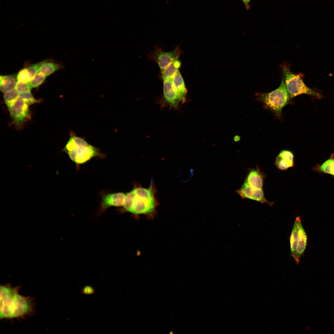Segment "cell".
Here are the masks:
<instances>
[{"mask_svg":"<svg viewBox=\"0 0 334 334\" xmlns=\"http://www.w3.org/2000/svg\"><path fill=\"white\" fill-rule=\"evenodd\" d=\"M294 161H289L277 156L275 159V165L278 169L285 170L294 165Z\"/></svg>","mask_w":334,"mask_h":334,"instance_id":"obj_21","label":"cell"},{"mask_svg":"<svg viewBox=\"0 0 334 334\" xmlns=\"http://www.w3.org/2000/svg\"><path fill=\"white\" fill-rule=\"evenodd\" d=\"M278 156L289 161H294V154L290 150H282L280 152Z\"/></svg>","mask_w":334,"mask_h":334,"instance_id":"obj_27","label":"cell"},{"mask_svg":"<svg viewBox=\"0 0 334 334\" xmlns=\"http://www.w3.org/2000/svg\"><path fill=\"white\" fill-rule=\"evenodd\" d=\"M173 79L163 80L164 97L165 102L171 108L176 109L178 108L180 101L179 97L174 87Z\"/></svg>","mask_w":334,"mask_h":334,"instance_id":"obj_9","label":"cell"},{"mask_svg":"<svg viewBox=\"0 0 334 334\" xmlns=\"http://www.w3.org/2000/svg\"><path fill=\"white\" fill-rule=\"evenodd\" d=\"M95 291L94 288L90 286H84L82 289V293L86 295H92L94 294Z\"/></svg>","mask_w":334,"mask_h":334,"instance_id":"obj_29","label":"cell"},{"mask_svg":"<svg viewBox=\"0 0 334 334\" xmlns=\"http://www.w3.org/2000/svg\"><path fill=\"white\" fill-rule=\"evenodd\" d=\"M240 139V137L238 136H235L234 137V140L235 141H238Z\"/></svg>","mask_w":334,"mask_h":334,"instance_id":"obj_31","label":"cell"},{"mask_svg":"<svg viewBox=\"0 0 334 334\" xmlns=\"http://www.w3.org/2000/svg\"><path fill=\"white\" fill-rule=\"evenodd\" d=\"M63 151L68 154L72 161L79 164L101 156L99 149L89 144L84 139L76 136L72 132Z\"/></svg>","mask_w":334,"mask_h":334,"instance_id":"obj_2","label":"cell"},{"mask_svg":"<svg viewBox=\"0 0 334 334\" xmlns=\"http://www.w3.org/2000/svg\"><path fill=\"white\" fill-rule=\"evenodd\" d=\"M31 88L28 83L17 81L15 89L19 93L31 92Z\"/></svg>","mask_w":334,"mask_h":334,"instance_id":"obj_26","label":"cell"},{"mask_svg":"<svg viewBox=\"0 0 334 334\" xmlns=\"http://www.w3.org/2000/svg\"><path fill=\"white\" fill-rule=\"evenodd\" d=\"M173 83L174 88L179 97L180 102L182 103H184L186 101L187 91L179 70L173 79Z\"/></svg>","mask_w":334,"mask_h":334,"instance_id":"obj_13","label":"cell"},{"mask_svg":"<svg viewBox=\"0 0 334 334\" xmlns=\"http://www.w3.org/2000/svg\"><path fill=\"white\" fill-rule=\"evenodd\" d=\"M4 100L9 111L15 102L19 99V93L15 89L4 93Z\"/></svg>","mask_w":334,"mask_h":334,"instance_id":"obj_19","label":"cell"},{"mask_svg":"<svg viewBox=\"0 0 334 334\" xmlns=\"http://www.w3.org/2000/svg\"><path fill=\"white\" fill-rule=\"evenodd\" d=\"M20 287L10 284L0 287V319H23L35 312V304L32 298L19 293Z\"/></svg>","mask_w":334,"mask_h":334,"instance_id":"obj_1","label":"cell"},{"mask_svg":"<svg viewBox=\"0 0 334 334\" xmlns=\"http://www.w3.org/2000/svg\"><path fill=\"white\" fill-rule=\"evenodd\" d=\"M28 105L23 100L19 99L9 111L13 122L17 126H20L29 118L30 113Z\"/></svg>","mask_w":334,"mask_h":334,"instance_id":"obj_7","label":"cell"},{"mask_svg":"<svg viewBox=\"0 0 334 334\" xmlns=\"http://www.w3.org/2000/svg\"><path fill=\"white\" fill-rule=\"evenodd\" d=\"M125 194L123 207L125 210L130 212L135 194L133 190Z\"/></svg>","mask_w":334,"mask_h":334,"instance_id":"obj_25","label":"cell"},{"mask_svg":"<svg viewBox=\"0 0 334 334\" xmlns=\"http://www.w3.org/2000/svg\"><path fill=\"white\" fill-rule=\"evenodd\" d=\"M241 1L244 3L246 9L247 10L249 9L250 8L249 3L251 0H241Z\"/></svg>","mask_w":334,"mask_h":334,"instance_id":"obj_30","label":"cell"},{"mask_svg":"<svg viewBox=\"0 0 334 334\" xmlns=\"http://www.w3.org/2000/svg\"><path fill=\"white\" fill-rule=\"evenodd\" d=\"M126 194L118 192L104 195L102 197L101 207L104 210L110 207L123 206Z\"/></svg>","mask_w":334,"mask_h":334,"instance_id":"obj_11","label":"cell"},{"mask_svg":"<svg viewBox=\"0 0 334 334\" xmlns=\"http://www.w3.org/2000/svg\"><path fill=\"white\" fill-rule=\"evenodd\" d=\"M150 187L145 188L140 186H136L133 189L135 195L142 198L151 199H155V191L152 185V180Z\"/></svg>","mask_w":334,"mask_h":334,"instance_id":"obj_16","label":"cell"},{"mask_svg":"<svg viewBox=\"0 0 334 334\" xmlns=\"http://www.w3.org/2000/svg\"><path fill=\"white\" fill-rule=\"evenodd\" d=\"M16 79L17 81L28 83L32 78L28 68L21 69L18 73Z\"/></svg>","mask_w":334,"mask_h":334,"instance_id":"obj_24","label":"cell"},{"mask_svg":"<svg viewBox=\"0 0 334 334\" xmlns=\"http://www.w3.org/2000/svg\"><path fill=\"white\" fill-rule=\"evenodd\" d=\"M44 62L33 64L28 68L32 79L35 75L39 72L40 67Z\"/></svg>","mask_w":334,"mask_h":334,"instance_id":"obj_28","label":"cell"},{"mask_svg":"<svg viewBox=\"0 0 334 334\" xmlns=\"http://www.w3.org/2000/svg\"><path fill=\"white\" fill-rule=\"evenodd\" d=\"M62 67L61 64L44 61L40 66L39 72L47 76Z\"/></svg>","mask_w":334,"mask_h":334,"instance_id":"obj_18","label":"cell"},{"mask_svg":"<svg viewBox=\"0 0 334 334\" xmlns=\"http://www.w3.org/2000/svg\"><path fill=\"white\" fill-rule=\"evenodd\" d=\"M319 172L330 174L334 176V159L332 156L331 157L317 168Z\"/></svg>","mask_w":334,"mask_h":334,"instance_id":"obj_20","label":"cell"},{"mask_svg":"<svg viewBox=\"0 0 334 334\" xmlns=\"http://www.w3.org/2000/svg\"><path fill=\"white\" fill-rule=\"evenodd\" d=\"M46 76L40 72H38L32 78L28 84L32 88L38 87L45 80Z\"/></svg>","mask_w":334,"mask_h":334,"instance_id":"obj_22","label":"cell"},{"mask_svg":"<svg viewBox=\"0 0 334 334\" xmlns=\"http://www.w3.org/2000/svg\"><path fill=\"white\" fill-rule=\"evenodd\" d=\"M256 95L257 99L265 108L272 112L277 117L281 116L283 108L288 104L291 99L285 87L283 77L279 87L268 93L259 92Z\"/></svg>","mask_w":334,"mask_h":334,"instance_id":"obj_3","label":"cell"},{"mask_svg":"<svg viewBox=\"0 0 334 334\" xmlns=\"http://www.w3.org/2000/svg\"><path fill=\"white\" fill-rule=\"evenodd\" d=\"M16 79L14 75H2L0 76V89L5 93L15 88Z\"/></svg>","mask_w":334,"mask_h":334,"instance_id":"obj_14","label":"cell"},{"mask_svg":"<svg viewBox=\"0 0 334 334\" xmlns=\"http://www.w3.org/2000/svg\"><path fill=\"white\" fill-rule=\"evenodd\" d=\"M284 83L288 92L292 98L298 95L306 94L321 98L322 96L319 92L307 87L304 82L302 74L292 72L289 67L285 65L282 66Z\"/></svg>","mask_w":334,"mask_h":334,"instance_id":"obj_4","label":"cell"},{"mask_svg":"<svg viewBox=\"0 0 334 334\" xmlns=\"http://www.w3.org/2000/svg\"><path fill=\"white\" fill-rule=\"evenodd\" d=\"M265 177L264 173L257 166L256 168L252 169L250 171L245 181L251 187L261 189Z\"/></svg>","mask_w":334,"mask_h":334,"instance_id":"obj_12","label":"cell"},{"mask_svg":"<svg viewBox=\"0 0 334 334\" xmlns=\"http://www.w3.org/2000/svg\"><path fill=\"white\" fill-rule=\"evenodd\" d=\"M298 221V240L294 260L297 264L300 262L307 243V236L303 228L300 216L297 217Z\"/></svg>","mask_w":334,"mask_h":334,"instance_id":"obj_10","label":"cell"},{"mask_svg":"<svg viewBox=\"0 0 334 334\" xmlns=\"http://www.w3.org/2000/svg\"><path fill=\"white\" fill-rule=\"evenodd\" d=\"M19 99L23 100L28 105L39 102V101L34 97L31 92L19 93Z\"/></svg>","mask_w":334,"mask_h":334,"instance_id":"obj_23","label":"cell"},{"mask_svg":"<svg viewBox=\"0 0 334 334\" xmlns=\"http://www.w3.org/2000/svg\"><path fill=\"white\" fill-rule=\"evenodd\" d=\"M237 192L242 198H247L257 201L261 203H266L272 205L273 203L268 201L266 199L262 189H255L251 187L245 181L241 188Z\"/></svg>","mask_w":334,"mask_h":334,"instance_id":"obj_8","label":"cell"},{"mask_svg":"<svg viewBox=\"0 0 334 334\" xmlns=\"http://www.w3.org/2000/svg\"><path fill=\"white\" fill-rule=\"evenodd\" d=\"M181 66V62L178 59L161 71V76L163 79H173L175 75L179 71L178 69Z\"/></svg>","mask_w":334,"mask_h":334,"instance_id":"obj_15","label":"cell"},{"mask_svg":"<svg viewBox=\"0 0 334 334\" xmlns=\"http://www.w3.org/2000/svg\"><path fill=\"white\" fill-rule=\"evenodd\" d=\"M332 156H333V158H334V156H332Z\"/></svg>","mask_w":334,"mask_h":334,"instance_id":"obj_32","label":"cell"},{"mask_svg":"<svg viewBox=\"0 0 334 334\" xmlns=\"http://www.w3.org/2000/svg\"><path fill=\"white\" fill-rule=\"evenodd\" d=\"M156 205L155 199H149L135 195L130 212L135 215L151 214L153 213Z\"/></svg>","mask_w":334,"mask_h":334,"instance_id":"obj_6","label":"cell"},{"mask_svg":"<svg viewBox=\"0 0 334 334\" xmlns=\"http://www.w3.org/2000/svg\"><path fill=\"white\" fill-rule=\"evenodd\" d=\"M298 237V221L297 217L295 220L291 232L290 242L291 255L294 259L295 258Z\"/></svg>","mask_w":334,"mask_h":334,"instance_id":"obj_17","label":"cell"},{"mask_svg":"<svg viewBox=\"0 0 334 334\" xmlns=\"http://www.w3.org/2000/svg\"><path fill=\"white\" fill-rule=\"evenodd\" d=\"M181 53V50L178 47L173 50L169 52L163 51L161 49L156 47L155 50L149 54V57L157 63L162 71L173 62L178 59Z\"/></svg>","mask_w":334,"mask_h":334,"instance_id":"obj_5","label":"cell"}]
</instances>
